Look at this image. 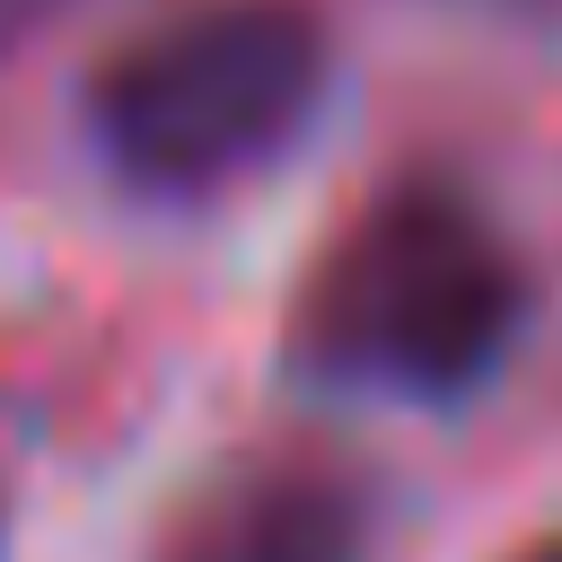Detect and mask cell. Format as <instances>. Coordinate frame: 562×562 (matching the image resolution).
<instances>
[{
	"label": "cell",
	"mask_w": 562,
	"mask_h": 562,
	"mask_svg": "<svg viewBox=\"0 0 562 562\" xmlns=\"http://www.w3.org/2000/svg\"><path fill=\"white\" fill-rule=\"evenodd\" d=\"M527 307L536 281L518 237L457 176L422 167L378 184L316 246L281 351L307 386L342 404L448 413L509 369Z\"/></svg>",
	"instance_id": "cell-1"
},
{
	"label": "cell",
	"mask_w": 562,
	"mask_h": 562,
	"mask_svg": "<svg viewBox=\"0 0 562 562\" xmlns=\"http://www.w3.org/2000/svg\"><path fill=\"white\" fill-rule=\"evenodd\" d=\"M334 97L316 0H184L97 53L79 88L88 158L140 202H220L272 176Z\"/></svg>",
	"instance_id": "cell-2"
},
{
	"label": "cell",
	"mask_w": 562,
	"mask_h": 562,
	"mask_svg": "<svg viewBox=\"0 0 562 562\" xmlns=\"http://www.w3.org/2000/svg\"><path fill=\"white\" fill-rule=\"evenodd\" d=\"M369 483L316 448H255L184 492L149 562H369Z\"/></svg>",
	"instance_id": "cell-3"
},
{
	"label": "cell",
	"mask_w": 562,
	"mask_h": 562,
	"mask_svg": "<svg viewBox=\"0 0 562 562\" xmlns=\"http://www.w3.org/2000/svg\"><path fill=\"white\" fill-rule=\"evenodd\" d=\"M70 0H0V44H26L35 26H53Z\"/></svg>",
	"instance_id": "cell-4"
},
{
	"label": "cell",
	"mask_w": 562,
	"mask_h": 562,
	"mask_svg": "<svg viewBox=\"0 0 562 562\" xmlns=\"http://www.w3.org/2000/svg\"><path fill=\"white\" fill-rule=\"evenodd\" d=\"M448 9H483V18H509V26H544V18H562V0H448Z\"/></svg>",
	"instance_id": "cell-5"
},
{
	"label": "cell",
	"mask_w": 562,
	"mask_h": 562,
	"mask_svg": "<svg viewBox=\"0 0 562 562\" xmlns=\"http://www.w3.org/2000/svg\"><path fill=\"white\" fill-rule=\"evenodd\" d=\"M509 562H562V536H536L527 553H509Z\"/></svg>",
	"instance_id": "cell-6"
}]
</instances>
